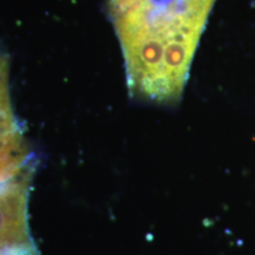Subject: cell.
Instances as JSON below:
<instances>
[{
	"instance_id": "cell-2",
	"label": "cell",
	"mask_w": 255,
	"mask_h": 255,
	"mask_svg": "<svg viewBox=\"0 0 255 255\" xmlns=\"http://www.w3.org/2000/svg\"><path fill=\"white\" fill-rule=\"evenodd\" d=\"M31 175L0 184V255H39L28 231Z\"/></svg>"
},
{
	"instance_id": "cell-1",
	"label": "cell",
	"mask_w": 255,
	"mask_h": 255,
	"mask_svg": "<svg viewBox=\"0 0 255 255\" xmlns=\"http://www.w3.org/2000/svg\"><path fill=\"white\" fill-rule=\"evenodd\" d=\"M216 0H109L132 97L158 104L182 97Z\"/></svg>"
}]
</instances>
